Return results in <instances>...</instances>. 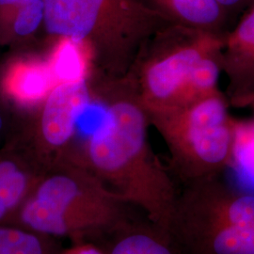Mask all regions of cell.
Here are the masks:
<instances>
[{
	"label": "cell",
	"mask_w": 254,
	"mask_h": 254,
	"mask_svg": "<svg viewBox=\"0 0 254 254\" xmlns=\"http://www.w3.org/2000/svg\"><path fill=\"white\" fill-rule=\"evenodd\" d=\"M172 24L225 35L230 15L215 0H141Z\"/></svg>",
	"instance_id": "obj_13"
},
{
	"label": "cell",
	"mask_w": 254,
	"mask_h": 254,
	"mask_svg": "<svg viewBox=\"0 0 254 254\" xmlns=\"http://www.w3.org/2000/svg\"><path fill=\"white\" fill-rule=\"evenodd\" d=\"M15 118L16 113L0 97V148L8 139Z\"/></svg>",
	"instance_id": "obj_17"
},
{
	"label": "cell",
	"mask_w": 254,
	"mask_h": 254,
	"mask_svg": "<svg viewBox=\"0 0 254 254\" xmlns=\"http://www.w3.org/2000/svg\"><path fill=\"white\" fill-rule=\"evenodd\" d=\"M94 98L91 80L57 85L36 108L16 114L4 145L43 174L69 161L79 137V120Z\"/></svg>",
	"instance_id": "obj_7"
},
{
	"label": "cell",
	"mask_w": 254,
	"mask_h": 254,
	"mask_svg": "<svg viewBox=\"0 0 254 254\" xmlns=\"http://www.w3.org/2000/svg\"><path fill=\"white\" fill-rule=\"evenodd\" d=\"M220 52L221 50L204 57L194 66L173 108L194 103L219 91L218 81L220 73L222 72Z\"/></svg>",
	"instance_id": "obj_15"
},
{
	"label": "cell",
	"mask_w": 254,
	"mask_h": 254,
	"mask_svg": "<svg viewBox=\"0 0 254 254\" xmlns=\"http://www.w3.org/2000/svg\"><path fill=\"white\" fill-rule=\"evenodd\" d=\"M60 254H107L100 246L93 241L73 242L67 248H62Z\"/></svg>",
	"instance_id": "obj_18"
},
{
	"label": "cell",
	"mask_w": 254,
	"mask_h": 254,
	"mask_svg": "<svg viewBox=\"0 0 254 254\" xmlns=\"http://www.w3.org/2000/svg\"><path fill=\"white\" fill-rule=\"evenodd\" d=\"M251 107L254 109V95H253V101H252V105H251Z\"/></svg>",
	"instance_id": "obj_20"
},
{
	"label": "cell",
	"mask_w": 254,
	"mask_h": 254,
	"mask_svg": "<svg viewBox=\"0 0 254 254\" xmlns=\"http://www.w3.org/2000/svg\"><path fill=\"white\" fill-rule=\"evenodd\" d=\"M133 208L88 169L65 161L41 174L27 199L1 224L72 242L94 241L123 224Z\"/></svg>",
	"instance_id": "obj_3"
},
{
	"label": "cell",
	"mask_w": 254,
	"mask_h": 254,
	"mask_svg": "<svg viewBox=\"0 0 254 254\" xmlns=\"http://www.w3.org/2000/svg\"><path fill=\"white\" fill-rule=\"evenodd\" d=\"M224 35L171 24L142 46L124 77L147 113L172 109L194 66L222 49Z\"/></svg>",
	"instance_id": "obj_6"
},
{
	"label": "cell",
	"mask_w": 254,
	"mask_h": 254,
	"mask_svg": "<svg viewBox=\"0 0 254 254\" xmlns=\"http://www.w3.org/2000/svg\"><path fill=\"white\" fill-rule=\"evenodd\" d=\"M44 53L51 68L56 86L83 81L91 77V52L81 43L68 37L55 38L46 41Z\"/></svg>",
	"instance_id": "obj_14"
},
{
	"label": "cell",
	"mask_w": 254,
	"mask_h": 254,
	"mask_svg": "<svg viewBox=\"0 0 254 254\" xmlns=\"http://www.w3.org/2000/svg\"><path fill=\"white\" fill-rule=\"evenodd\" d=\"M167 231L183 254H254V191L224 175L180 187Z\"/></svg>",
	"instance_id": "obj_4"
},
{
	"label": "cell",
	"mask_w": 254,
	"mask_h": 254,
	"mask_svg": "<svg viewBox=\"0 0 254 254\" xmlns=\"http://www.w3.org/2000/svg\"><path fill=\"white\" fill-rule=\"evenodd\" d=\"M229 106L218 91L186 106L148 113L167 146V168L177 186L224 175L232 168L235 133Z\"/></svg>",
	"instance_id": "obj_5"
},
{
	"label": "cell",
	"mask_w": 254,
	"mask_h": 254,
	"mask_svg": "<svg viewBox=\"0 0 254 254\" xmlns=\"http://www.w3.org/2000/svg\"><path fill=\"white\" fill-rule=\"evenodd\" d=\"M44 37V0H0V46L32 49Z\"/></svg>",
	"instance_id": "obj_11"
},
{
	"label": "cell",
	"mask_w": 254,
	"mask_h": 254,
	"mask_svg": "<svg viewBox=\"0 0 254 254\" xmlns=\"http://www.w3.org/2000/svg\"><path fill=\"white\" fill-rule=\"evenodd\" d=\"M55 87L46 55L36 48L9 50L0 61V97L16 114L36 108Z\"/></svg>",
	"instance_id": "obj_8"
},
{
	"label": "cell",
	"mask_w": 254,
	"mask_h": 254,
	"mask_svg": "<svg viewBox=\"0 0 254 254\" xmlns=\"http://www.w3.org/2000/svg\"><path fill=\"white\" fill-rule=\"evenodd\" d=\"M218 5L226 10L230 17L232 14H236L251 7L254 0H215Z\"/></svg>",
	"instance_id": "obj_19"
},
{
	"label": "cell",
	"mask_w": 254,
	"mask_h": 254,
	"mask_svg": "<svg viewBox=\"0 0 254 254\" xmlns=\"http://www.w3.org/2000/svg\"><path fill=\"white\" fill-rule=\"evenodd\" d=\"M91 81L100 113L91 132L78 137L69 161L167 230L179 188L150 144L147 111L125 78Z\"/></svg>",
	"instance_id": "obj_1"
},
{
	"label": "cell",
	"mask_w": 254,
	"mask_h": 254,
	"mask_svg": "<svg viewBox=\"0 0 254 254\" xmlns=\"http://www.w3.org/2000/svg\"><path fill=\"white\" fill-rule=\"evenodd\" d=\"M56 237L11 224H0V254H60Z\"/></svg>",
	"instance_id": "obj_16"
},
{
	"label": "cell",
	"mask_w": 254,
	"mask_h": 254,
	"mask_svg": "<svg viewBox=\"0 0 254 254\" xmlns=\"http://www.w3.org/2000/svg\"><path fill=\"white\" fill-rule=\"evenodd\" d=\"M40 175L16 150L0 148V224L21 206Z\"/></svg>",
	"instance_id": "obj_12"
},
{
	"label": "cell",
	"mask_w": 254,
	"mask_h": 254,
	"mask_svg": "<svg viewBox=\"0 0 254 254\" xmlns=\"http://www.w3.org/2000/svg\"><path fill=\"white\" fill-rule=\"evenodd\" d=\"M220 61L228 79L225 96L229 105L240 109L251 107L254 91V3L224 35Z\"/></svg>",
	"instance_id": "obj_9"
},
{
	"label": "cell",
	"mask_w": 254,
	"mask_h": 254,
	"mask_svg": "<svg viewBox=\"0 0 254 254\" xmlns=\"http://www.w3.org/2000/svg\"><path fill=\"white\" fill-rule=\"evenodd\" d=\"M93 242L107 254H183L163 227L144 214H133L118 228Z\"/></svg>",
	"instance_id": "obj_10"
},
{
	"label": "cell",
	"mask_w": 254,
	"mask_h": 254,
	"mask_svg": "<svg viewBox=\"0 0 254 254\" xmlns=\"http://www.w3.org/2000/svg\"><path fill=\"white\" fill-rule=\"evenodd\" d=\"M45 37H68L91 52V77L127 75L146 42L172 23L141 0H44Z\"/></svg>",
	"instance_id": "obj_2"
}]
</instances>
